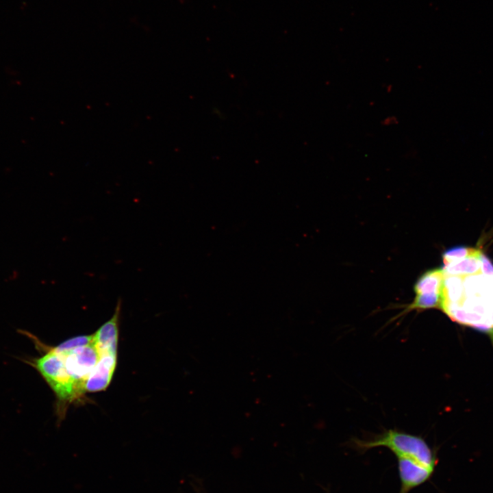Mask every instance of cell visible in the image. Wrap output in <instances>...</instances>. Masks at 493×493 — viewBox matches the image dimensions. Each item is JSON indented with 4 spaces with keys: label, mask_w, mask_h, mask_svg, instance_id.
<instances>
[{
    "label": "cell",
    "mask_w": 493,
    "mask_h": 493,
    "mask_svg": "<svg viewBox=\"0 0 493 493\" xmlns=\"http://www.w3.org/2000/svg\"><path fill=\"white\" fill-rule=\"evenodd\" d=\"M440 307L454 322L493 332V264L479 249L457 246L442 256Z\"/></svg>",
    "instance_id": "obj_1"
},
{
    "label": "cell",
    "mask_w": 493,
    "mask_h": 493,
    "mask_svg": "<svg viewBox=\"0 0 493 493\" xmlns=\"http://www.w3.org/2000/svg\"><path fill=\"white\" fill-rule=\"evenodd\" d=\"M30 363L54 392L60 415L66 405L82 395L68 373L62 355L53 348Z\"/></svg>",
    "instance_id": "obj_2"
},
{
    "label": "cell",
    "mask_w": 493,
    "mask_h": 493,
    "mask_svg": "<svg viewBox=\"0 0 493 493\" xmlns=\"http://www.w3.org/2000/svg\"><path fill=\"white\" fill-rule=\"evenodd\" d=\"M358 445L364 449L387 447L397 457L411 459L431 468L435 466L433 454L427 442L407 433L390 429L373 440L359 442Z\"/></svg>",
    "instance_id": "obj_3"
},
{
    "label": "cell",
    "mask_w": 493,
    "mask_h": 493,
    "mask_svg": "<svg viewBox=\"0 0 493 493\" xmlns=\"http://www.w3.org/2000/svg\"><path fill=\"white\" fill-rule=\"evenodd\" d=\"M56 352L62 355L68 373L83 394L86 382L100 357L93 342L67 352Z\"/></svg>",
    "instance_id": "obj_4"
},
{
    "label": "cell",
    "mask_w": 493,
    "mask_h": 493,
    "mask_svg": "<svg viewBox=\"0 0 493 493\" xmlns=\"http://www.w3.org/2000/svg\"><path fill=\"white\" fill-rule=\"evenodd\" d=\"M442 286V268L430 270L424 273L415 285L416 297L408 309H426L440 307Z\"/></svg>",
    "instance_id": "obj_5"
},
{
    "label": "cell",
    "mask_w": 493,
    "mask_h": 493,
    "mask_svg": "<svg viewBox=\"0 0 493 493\" xmlns=\"http://www.w3.org/2000/svg\"><path fill=\"white\" fill-rule=\"evenodd\" d=\"M398 468L401 482L400 493H407L411 489L425 482L433 469L411 459L397 457Z\"/></svg>",
    "instance_id": "obj_6"
},
{
    "label": "cell",
    "mask_w": 493,
    "mask_h": 493,
    "mask_svg": "<svg viewBox=\"0 0 493 493\" xmlns=\"http://www.w3.org/2000/svg\"><path fill=\"white\" fill-rule=\"evenodd\" d=\"M121 309V301L119 299L112 318L103 324L93 334V343L99 355L103 353H116L117 352Z\"/></svg>",
    "instance_id": "obj_7"
},
{
    "label": "cell",
    "mask_w": 493,
    "mask_h": 493,
    "mask_svg": "<svg viewBox=\"0 0 493 493\" xmlns=\"http://www.w3.org/2000/svg\"><path fill=\"white\" fill-rule=\"evenodd\" d=\"M99 355L98 362L86 382L85 391L92 392L103 390L111 381L116 364V353Z\"/></svg>",
    "instance_id": "obj_8"
},
{
    "label": "cell",
    "mask_w": 493,
    "mask_h": 493,
    "mask_svg": "<svg viewBox=\"0 0 493 493\" xmlns=\"http://www.w3.org/2000/svg\"><path fill=\"white\" fill-rule=\"evenodd\" d=\"M92 342L93 335L79 336L70 338L53 349L58 352H67L75 348L91 344Z\"/></svg>",
    "instance_id": "obj_9"
}]
</instances>
